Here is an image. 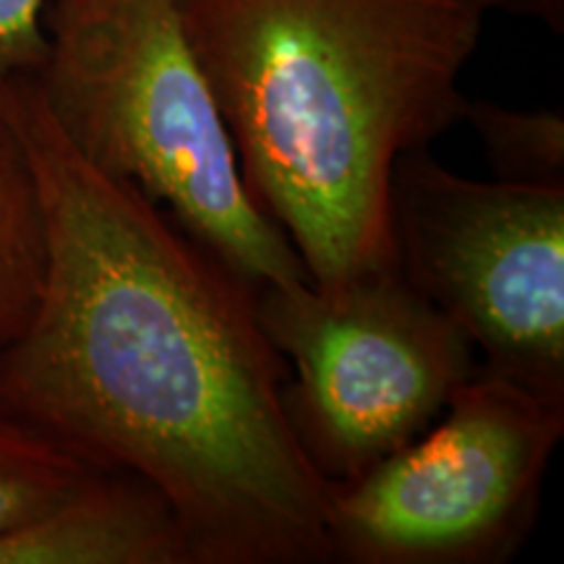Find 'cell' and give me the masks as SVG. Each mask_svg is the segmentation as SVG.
<instances>
[{
    "instance_id": "cell-1",
    "label": "cell",
    "mask_w": 564,
    "mask_h": 564,
    "mask_svg": "<svg viewBox=\"0 0 564 564\" xmlns=\"http://www.w3.org/2000/svg\"><path fill=\"white\" fill-rule=\"evenodd\" d=\"M0 110L32 162L47 230L37 312L0 348V419L152 481L194 564L333 562L329 486L293 436L291 371L257 319V291L89 165L32 74L0 82Z\"/></svg>"
},
{
    "instance_id": "cell-2",
    "label": "cell",
    "mask_w": 564,
    "mask_h": 564,
    "mask_svg": "<svg viewBox=\"0 0 564 564\" xmlns=\"http://www.w3.org/2000/svg\"><path fill=\"white\" fill-rule=\"evenodd\" d=\"M249 196L335 291L398 264L394 162L463 121L494 0H175Z\"/></svg>"
},
{
    "instance_id": "cell-3",
    "label": "cell",
    "mask_w": 564,
    "mask_h": 564,
    "mask_svg": "<svg viewBox=\"0 0 564 564\" xmlns=\"http://www.w3.org/2000/svg\"><path fill=\"white\" fill-rule=\"evenodd\" d=\"M42 32L34 84L89 165L165 209L253 291L308 280L246 192L175 0H45Z\"/></svg>"
},
{
    "instance_id": "cell-4",
    "label": "cell",
    "mask_w": 564,
    "mask_h": 564,
    "mask_svg": "<svg viewBox=\"0 0 564 564\" xmlns=\"http://www.w3.org/2000/svg\"><path fill=\"white\" fill-rule=\"evenodd\" d=\"M253 303L291 371L282 405L295 442L327 486L411 444L478 373L474 345L400 262L335 291L270 282Z\"/></svg>"
},
{
    "instance_id": "cell-5",
    "label": "cell",
    "mask_w": 564,
    "mask_h": 564,
    "mask_svg": "<svg viewBox=\"0 0 564 564\" xmlns=\"http://www.w3.org/2000/svg\"><path fill=\"white\" fill-rule=\"evenodd\" d=\"M447 415L366 474L329 486L333 562L499 564L539 518L564 405L478 371Z\"/></svg>"
},
{
    "instance_id": "cell-6",
    "label": "cell",
    "mask_w": 564,
    "mask_h": 564,
    "mask_svg": "<svg viewBox=\"0 0 564 564\" xmlns=\"http://www.w3.org/2000/svg\"><path fill=\"white\" fill-rule=\"evenodd\" d=\"M390 196L400 270L481 352L478 371L564 405V186L474 181L415 150Z\"/></svg>"
},
{
    "instance_id": "cell-7",
    "label": "cell",
    "mask_w": 564,
    "mask_h": 564,
    "mask_svg": "<svg viewBox=\"0 0 564 564\" xmlns=\"http://www.w3.org/2000/svg\"><path fill=\"white\" fill-rule=\"evenodd\" d=\"M0 564H194L186 531L144 476L97 468L37 518L0 535Z\"/></svg>"
},
{
    "instance_id": "cell-8",
    "label": "cell",
    "mask_w": 564,
    "mask_h": 564,
    "mask_svg": "<svg viewBox=\"0 0 564 564\" xmlns=\"http://www.w3.org/2000/svg\"><path fill=\"white\" fill-rule=\"evenodd\" d=\"M47 230L37 178L0 110V348L24 333L45 285Z\"/></svg>"
},
{
    "instance_id": "cell-9",
    "label": "cell",
    "mask_w": 564,
    "mask_h": 564,
    "mask_svg": "<svg viewBox=\"0 0 564 564\" xmlns=\"http://www.w3.org/2000/svg\"><path fill=\"white\" fill-rule=\"evenodd\" d=\"M463 121L481 139L494 178L564 186V118L560 110H520L468 100Z\"/></svg>"
},
{
    "instance_id": "cell-10",
    "label": "cell",
    "mask_w": 564,
    "mask_h": 564,
    "mask_svg": "<svg viewBox=\"0 0 564 564\" xmlns=\"http://www.w3.org/2000/svg\"><path fill=\"white\" fill-rule=\"evenodd\" d=\"M95 465L58 442L0 419V535L76 489Z\"/></svg>"
},
{
    "instance_id": "cell-11",
    "label": "cell",
    "mask_w": 564,
    "mask_h": 564,
    "mask_svg": "<svg viewBox=\"0 0 564 564\" xmlns=\"http://www.w3.org/2000/svg\"><path fill=\"white\" fill-rule=\"evenodd\" d=\"M45 0H0V82L37 74L45 58Z\"/></svg>"
},
{
    "instance_id": "cell-12",
    "label": "cell",
    "mask_w": 564,
    "mask_h": 564,
    "mask_svg": "<svg viewBox=\"0 0 564 564\" xmlns=\"http://www.w3.org/2000/svg\"><path fill=\"white\" fill-rule=\"evenodd\" d=\"M494 11L535 19L554 32H564V0H494Z\"/></svg>"
}]
</instances>
